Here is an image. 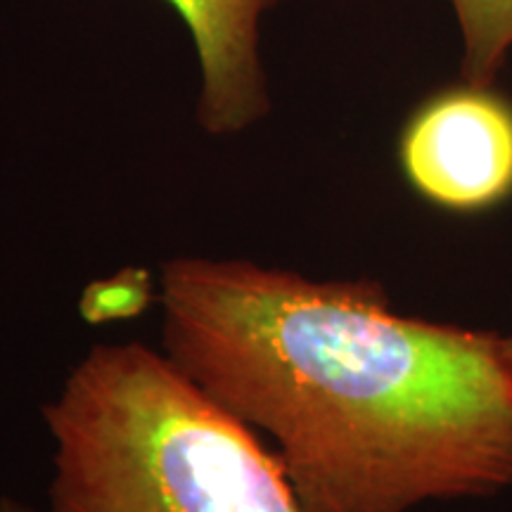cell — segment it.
<instances>
[{"label": "cell", "instance_id": "4", "mask_svg": "<svg viewBox=\"0 0 512 512\" xmlns=\"http://www.w3.org/2000/svg\"><path fill=\"white\" fill-rule=\"evenodd\" d=\"M183 17L200 62L197 121L235 136L271 112L261 60V19L275 0H166Z\"/></svg>", "mask_w": 512, "mask_h": 512}, {"label": "cell", "instance_id": "1", "mask_svg": "<svg viewBox=\"0 0 512 512\" xmlns=\"http://www.w3.org/2000/svg\"><path fill=\"white\" fill-rule=\"evenodd\" d=\"M162 351L273 441L304 512H411L512 491V351L403 316L373 280L176 256Z\"/></svg>", "mask_w": 512, "mask_h": 512}, {"label": "cell", "instance_id": "3", "mask_svg": "<svg viewBox=\"0 0 512 512\" xmlns=\"http://www.w3.org/2000/svg\"><path fill=\"white\" fill-rule=\"evenodd\" d=\"M399 159L427 202L458 214L494 209L512 195V105L491 86L437 93L403 126Z\"/></svg>", "mask_w": 512, "mask_h": 512}, {"label": "cell", "instance_id": "6", "mask_svg": "<svg viewBox=\"0 0 512 512\" xmlns=\"http://www.w3.org/2000/svg\"><path fill=\"white\" fill-rule=\"evenodd\" d=\"M152 302L150 280L147 273L128 268L114 275V278L100 280V283L88 285L81 297V316L91 323L102 320L133 318L147 309Z\"/></svg>", "mask_w": 512, "mask_h": 512}, {"label": "cell", "instance_id": "5", "mask_svg": "<svg viewBox=\"0 0 512 512\" xmlns=\"http://www.w3.org/2000/svg\"><path fill=\"white\" fill-rule=\"evenodd\" d=\"M463 36V76L491 86L512 50V0H451Z\"/></svg>", "mask_w": 512, "mask_h": 512}, {"label": "cell", "instance_id": "7", "mask_svg": "<svg viewBox=\"0 0 512 512\" xmlns=\"http://www.w3.org/2000/svg\"><path fill=\"white\" fill-rule=\"evenodd\" d=\"M0 512H38L15 496H0Z\"/></svg>", "mask_w": 512, "mask_h": 512}, {"label": "cell", "instance_id": "2", "mask_svg": "<svg viewBox=\"0 0 512 512\" xmlns=\"http://www.w3.org/2000/svg\"><path fill=\"white\" fill-rule=\"evenodd\" d=\"M43 420L48 512H304L273 448L162 349L95 344Z\"/></svg>", "mask_w": 512, "mask_h": 512}]
</instances>
